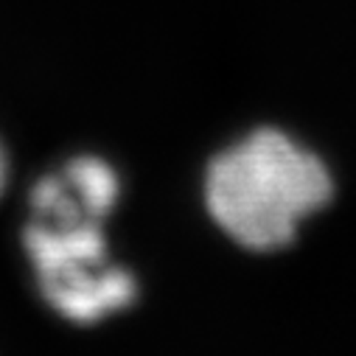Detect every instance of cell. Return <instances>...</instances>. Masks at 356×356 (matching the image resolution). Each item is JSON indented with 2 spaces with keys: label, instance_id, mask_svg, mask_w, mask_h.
<instances>
[{
  "label": "cell",
  "instance_id": "cell-3",
  "mask_svg": "<svg viewBox=\"0 0 356 356\" xmlns=\"http://www.w3.org/2000/svg\"><path fill=\"white\" fill-rule=\"evenodd\" d=\"M118 200V177L102 157H73L62 174H48L31 191L34 222L81 225L104 222Z\"/></svg>",
  "mask_w": 356,
  "mask_h": 356
},
{
  "label": "cell",
  "instance_id": "cell-4",
  "mask_svg": "<svg viewBox=\"0 0 356 356\" xmlns=\"http://www.w3.org/2000/svg\"><path fill=\"white\" fill-rule=\"evenodd\" d=\"M3 183H6V157L0 152V191H3Z\"/></svg>",
  "mask_w": 356,
  "mask_h": 356
},
{
  "label": "cell",
  "instance_id": "cell-1",
  "mask_svg": "<svg viewBox=\"0 0 356 356\" xmlns=\"http://www.w3.org/2000/svg\"><path fill=\"white\" fill-rule=\"evenodd\" d=\"M325 163L278 129H258L208 168L205 202L213 222L247 250L286 247L298 225L328 205Z\"/></svg>",
  "mask_w": 356,
  "mask_h": 356
},
{
  "label": "cell",
  "instance_id": "cell-2",
  "mask_svg": "<svg viewBox=\"0 0 356 356\" xmlns=\"http://www.w3.org/2000/svg\"><path fill=\"white\" fill-rule=\"evenodd\" d=\"M23 238L45 300L67 320L96 323L135 300L138 284L132 273L107 258L102 222H31Z\"/></svg>",
  "mask_w": 356,
  "mask_h": 356
}]
</instances>
